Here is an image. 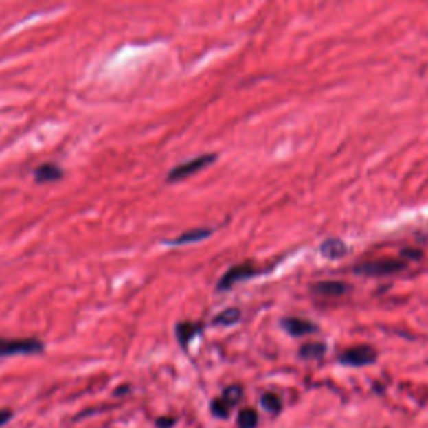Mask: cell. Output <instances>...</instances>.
I'll return each instance as SVG.
<instances>
[{
  "label": "cell",
  "mask_w": 428,
  "mask_h": 428,
  "mask_svg": "<svg viewBox=\"0 0 428 428\" xmlns=\"http://www.w3.org/2000/svg\"><path fill=\"white\" fill-rule=\"evenodd\" d=\"M221 398L225 400V402L229 405V407H234V405H238L241 402L243 387H240V385H231V387H227L225 393H223Z\"/></svg>",
  "instance_id": "16"
},
{
  "label": "cell",
  "mask_w": 428,
  "mask_h": 428,
  "mask_svg": "<svg viewBox=\"0 0 428 428\" xmlns=\"http://www.w3.org/2000/svg\"><path fill=\"white\" fill-rule=\"evenodd\" d=\"M346 245L341 240H326L319 246V253L323 256L328 258V260H338V258H343L346 254Z\"/></svg>",
  "instance_id": "9"
},
{
  "label": "cell",
  "mask_w": 428,
  "mask_h": 428,
  "mask_svg": "<svg viewBox=\"0 0 428 428\" xmlns=\"http://www.w3.org/2000/svg\"><path fill=\"white\" fill-rule=\"evenodd\" d=\"M63 176H64V171L56 163L41 164L36 171H34V177H36L37 183H41V184L52 183V181L60 179Z\"/></svg>",
  "instance_id": "7"
},
{
  "label": "cell",
  "mask_w": 428,
  "mask_h": 428,
  "mask_svg": "<svg viewBox=\"0 0 428 428\" xmlns=\"http://www.w3.org/2000/svg\"><path fill=\"white\" fill-rule=\"evenodd\" d=\"M376 357L378 354L372 346H353L340 354V363L358 368V366L373 365L376 361Z\"/></svg>",
  "instance_id": "4"
},
{
  "label": "cell",
  "mask_w": 428,
  "mask_h": 428,
  "mask_svg": "<svg viewBox=\"0 0 428 428\" xmlns=\"http://www.w3.org/2000/svg\"><path fill=\"white\" fill-rule=\"evenodd\" d=\"M211 412L218 418H227L231 414V407L223 398H216L211 402Z\"/></svg>",
  "instance_id": "17"
},
{
  "label": "cell",
  "mask_w": 428,
  "mask_h": 428,
  "mask_svg": "<svg viewBox=\"0 0 428 428\" xmlns=\"http://www.w3.org/2000/svg\"><path fill=\"white\" fill-rule=\"evenodd\" d=\"M211 233H213L211 229H203V227H198V229L186 231V233H183L181 236H177L176 240L169 241V245L179 246V245H189V243H198V241H203L204 238L211 236Z\"/></svg>",
  "instance_id": "10"
},
{
  "label": "cell",
  "mask_w": 428,
  "mask_h": 428,
  "mask_svg": "<svg viewBox=\"0 0 428 428\" xmlns=\"http://www.w3.org/2000/svg\"><path fill=\"white\" fill-rule=\"evenodd\" d=\"M313 290L323 296H343L350 290V286L340 283V281H322V283L315 284Z\"/></svg>",
  "instance_id": "8"
},
{
  "label": "cell",
  "mask_w": 428,
  "mask_h": 428,
  "mask_svg": "<svg viewBox=\"0 0 428 428\" xmlns=\"http://www.w3.org/2000/svg\"><path fill=\"white\" fill-rule=\"evenodd\" d=\"M214 159H216L214 154H204V156L194 157V159L188 161V163H183V164L176 166L174 169H171V172H169L168 179L169 181L186 179V177L196 174V172L201 171V169L206 168V166L213 164Z\"/></svg>",
  "instance_id": "3"
},
{
  "label": "cell",
  "mask_w": 428,
  "mask_h": 428,
  "mask_svg": "<svg viewBox=\"0 0 428 428\" xmlns=\"http://www.w3.org/2000/svg\"><path fill=\"white\" fill-rule=\"evenodd\" d=\"M261 405H263V408L268 414L278 415L281 412V408H283V400H281L280 395H276V393L268 392L261 396Z\"/></svg>",
  "instance_id": "14"
},
{
  "label": "cell",
  "mask_w": 428,
  "mask_h": 428,
  "mask_svg": "<svg viewBox=\"0 0 428 428\" xmlns=\"http://www.w3.org/2000/svg\"><path fill=\"white\" fill-rule=\"evenodd\" d=\"M176 423L174 418H159L157 420V427L159 428H171Z\"/></svg>",
  "instance_id": "18"
},
{
  "label": "cell",
  "mask_w": 428,
  "mask_h": 428,
  "mask_svg": "<svg viewBox=\"0 0 428 428\" xmlns=\"http://www.w3.org/2000/svg\"><path fill=\"white\" fill-rule=\"evenodd\" d=\"M44 352V343L37 338H0V358Z\"/></svg>",
  "instance_id": "1"
},
{
  "label": "cell",
  "mask_w": 428,
  "mask_h": 428,
  "mask_svg": "<svg viewBox=\"0 0 428 428\" xmlns=\"http://www.w3.org/2000/svg\"><path fill=\"white\" fill-rule=\"evenodd\" d=\"M258 423H260V415L251 407L243 408L238 415V427L240 428H256Z\"/></svg>",
  "instance_id": "13"
},
{
  "label": "cell",
  "mask_w": 428,
  "mask_h": 428,
  "mask_svg": "<svg viewBox=\"0 0 428 428\" xmlns=\"http://www.w3.org/2000/svg\"><path fill=\"white\" fill-rule=\"evenodd\" d=\"M326 352L325 343H306L300 348V357L303 360H318Z\"/></svg>",
  "instance_id": "12"
},
{
  "label": "cell",
  "mask_w": 428,
  "mask_h": 428,
  "mask_svg": "<svg viewBox=\"0 0 428 428\" xmlns=\"http://www.w3.org/2000/svg\"><path fill=\"white\" fill-rule=\"evenodd\" d=\"M10 416H12V412H9V410H0V427L5 425V423L10 420Z\"/></svg>",
  "instance_id": "19"
},
{
  "label": "cell",
  "mask_w": 428,
  "mask_h": 428,
  "mask_svg": "<svg viewBox=\"0 0 428 428\" xmlns=\"http://www.w3.org/2000/svg\"><path fill=\"white\" fill-rule=\"evenodd\" d=\"M201 326L194 325V323H179L176 326V335H177V340L183 346H188V343L199 333Z\"/></svg>",
  "instance_id": "11"
},
{
  "label": "cell",
  "mask_w": 428,
  "mask_h": 428,
  "mask_svg": "<svg viewBox=\"0 0 428 428\" xmlns=\"http://www.w3.org/2000/svg\"><path fill=\"white\" fill-rule=\"evenodd\" d=\"M403 268H405L403 261L393 260V258H383V260H373L358 264L357 268H354V271H357L358 275L366 276H387L393 275V273L402 271Z\"/></svg>",
  "instance_id": "2"
},
{
  "label": "cell",
  "mask_w": 428,
  "mask_h": 428,
  "mask_svg": "<svg viewBox=\"0 0 428 428\" xmlns=\"http://www.w3.org/2000/svg\"><path fill=\"white\" fill-rule=\"evenodd\" d=\"M241 311L238 308H227V310L219 313L214 318L216 325H234V323L240 322Z\"/></svg>",
  "instance_id": "15"
},
{
  "label": "cell",
  "mask_w": 428,
  "mask_h": 428,
  "mask_svg": "<svg viewBox=\"0 0 428 428\" xmlns=\"http://www.w3.org/2000/svg\"><path fill=\"white\" fill-rule=\"evenodd\" d=\"M254 275H258V271L251 264L233 266V268H231L229 271H226V275L219 280L218 288L219 290H227V288H231L233 284L240 283L243 280H248V278H253Z\"/></svg>",
  "instance_id": "5"
},
{
  "label": "cell",
  "mask_w": 428,
  "mask_h": 428,
  "mask_svg": "<svg viewBox=\"0 0 428 428\" xmlns=\"http://www.w3.org/2000/svg\"><path fill=\"white\" fill-rule=\"evenodd\" d=\"M281 325H283L284 330L290 335H293V337H303V335L316 331V325L308 322V319L302 318H284L283 322H281Z\"/></svg>",
  "instance_id": "6"
}]
</instances>
